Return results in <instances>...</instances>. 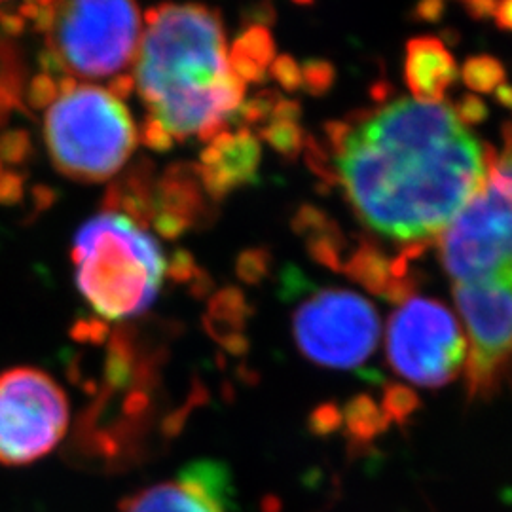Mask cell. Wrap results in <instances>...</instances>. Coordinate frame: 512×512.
<instances>
[{"mask_svg":"<svg viewBox=\"0 0 512 512\" xmlns=\"http://www.w3.org/2000/svg\"><path fill=\"white\" fill-rule=\"evenodd\" d=\"M338 171L359 219L420 245L444 232L486 179V156L448 105L399 99L342 139Z\"/></svg>","mask_w":512,"mask_h":512,"instance_id":"1","label":"cell"},{"mask_svg":"<svg viewBox=\"0 0 512 512\" xmlns=\"http://www.w3.org/2000/svg\"><path fill=\"white\" fill-rule=\"evenodd\" d=\"M135 80L152 124L167 137L205 135L241 105L220 18L198 4L160 6L147 18Z\"/></svg>","mask_w":512,"mask_h":512,"instance_id":"2","label":"cell"},{"mask_svg":"<svg viewBox=\"0 0 512 512\" xmlns=\"http://www.w3.org/2000/svg\"><path fill=\"white\" fill-rule=\"evenodd\" d=\"M73 256L80 293L110 321L143 313L164 281L158 241L120 213L88 220L74 238Z\"/></svg>","mask_w":512,"mask_h":512,"instance_id":"3","label":"cell"},{"mask_svg":"<svg viewBox=\"0 0 512 512\" xmlns=\"http://www.w3.org/2000/svg\"><path fill=\"white\" fill-rule=\"evenodd\" d=\"M44 137L55 167L80 183L114 177L137 147V128L112 92L78 84L59 93L46 112Z\"/></svg>","mask_w":512,"mask_h":512,"instance_id":"4","label":"cell"},{"mask_svg":"<svg viewBox=\"0 0 512 512\" xmlns=\"http://www.w3.org/2000/svg\"><path fill=\"white\" fill-rule=\"evenodd\" d=\"M503 141L501 154L484 145L486 179L440 236L442 264L456 283L512 270V122Z\"/></svg>","mask_w":512,"mask_h":512,"instance_id":"5","label":"cell"},{"mask_svg":"<svg viewBox=\"0 0 512 512\" xmlns=\"http://www.w3.org/2000/svg\"><path fill=\"white\" fill-rule=\"evenodd\" d=\"M143 29V16L133 2H63L52 6L48 16V44L65 73L103 80L131 67Z\"/></svg>","mask_w":512,"mask_h":512,"instance_id":"6","label":"cell"},{"mask_svg":"<svg viewBox=\"0 0 512 512\" xmlns=\"http://www.w3.org/2000/svg\"><path fill=\"white\" fill-rule=\"evenodd\" d=\"M385 349L391 368L421 387L450 384L467 361V338L454 313L421 296L408 298L391 315Z\"/></svg>","mask_w":512,"mask_h":512,"instance_id":"7","label":"cell"},{"mask_svg":"<svg viewBox=\"0 0 512 512\" xmlns=\"http://www.w3.org/2000/svg\"><path fill=\"white\" fill-rule=\"evenodd\" d=\"M69 427V401L37 368L0 374V463L25 467L54 452Z\"/></svg>","mask_w":512,"mask_h":512,"instance_id":"8","label":"cell"},{"mask_svg":"<svg viewBox=\"0 0 512 512\" xmlns=\"http://www.w3.org/2000/svg\"><path fill=\"white\" fill-rule=\"evenodd\" d=\"M380 317L361 294L330 289L313 294L294 313V340L311 363L363 365L380 340Z\"/></svg>","mask_w":512,"mask_h":512,"instance_id":"9","label":"cell"},{"mask_svg":"<svg viewBox=\"0 0 512 512\" xmlns=\"http://www.w3.org/2000/svg\"><path fill=\"white\" fill-rule=\"evenodd\" d=\"M454 298L471 338L465 363L469 399H490L512 363V270L484 281L456 283Z\"/></svg>","mask_w":512,"mask_h":512,"instance_id":"10","label":"cell"},{"mask_svg":"<svg viewBox=\"0 0 512 512\" xmlns=\"http://www.w3.org/2000/svg\"><path fill=\"white\" fill-rule=\"evenodd\" d=\"M228 478L213 463H196L181 475L128 495L120 512H228Z\"/></svg>","mask_w":512,"mask_h":512,"instance_id":"11","label":"cell"},{"mask_svg":"<svg viewBox=\"0 0 512 512\" xmlns=\"http://www.w3.org/2000/svg\"><path fill=\"white\" fill-rule=\"evenodd\" d=\"M458 76V65L439 38L421 37L408 42L406 82L416 101L437 105Z\"/></svg>","mask_w":512,"mask_h":512,"instance_id":"12","label":"cell"},{"mask_svg":"<svg viewBox=\"0 0 512 512\" xmlns=\"http://www.w3.org/2000/svg\"><path fill=\"white\" fill-rule=\"evenodd\" d=\"M461 78L471 92L490 93L505 84V67L492 55H475L463 63Z\"/></svg>","mask_w":512,"mask_h":512,"instance_id":"13","label":"cell"},{"mask_svg":"<svg viewBox=\"0 0 512 512\" xmlns=\"http://www.w3.org/2000/svg\"><path fill=\"white\" fill-rule=\"evenodd\" d=\"M452 110H454V114H456V118H458L461 126H465V124H482L490 116V110L486 107V103L480 97H476L475 93L463 95L459 99L458 105Z\"/></svg>","mask_w":512,"mask_h":512,"instance_id":"14","label":"cell"},{"mask_svg":"<svg viewBox=\"0 0 512 512\" xmlns=\"http://www.w3.org/2000/svg\"><path fill=\"white\" fill-rule=\"evenodd\" d=\"M418 404V399L412 391L404 389V387H391L389 393H387V406H389V412L397 418V420H403L406 418Z\"/></svg>","mask_w":512,"mask_h":512,"instance_id":"15","label":"cell"},{"mask_svg":"<svg viewBox=\"0 0 512 512\" xmlns=\"http://www.w3.org/2000/svg\"><path fill=\"white\" fill-rule=\"evenodd\" d=\"M463 8L467 10V14H469L471 18L486 19L490 18V16H494L497 2H482V0H476V2H465Z\"/></svg>","mask_w":512,"mask_h":512,"instance_id":"16","label":"cell"},{"mask_svg":"<svg viewBox=\"0 0 512 512\" xmlns=\"http://www.w3.org/2000/svg\"><path fill=\"white\" fill-rule=\"evenodd\" d=\"M494 18L497 21V27H501L505 31H512V0L499 2L495 8Z\"/></svg>","mask_w":512,"mask_h":512,"instance_id":"17","label":"cell"},{"mask_svg":"<svg viewBox=\"0 0 512 512\" xmlns=\"http://www.w3.org/2000/svg\"><path fill=\"white\" fill-rule=\"evenodd\" d=\"M444 12V4L442 2H427L418 6V16L421 19H429V21H437Z\"/></svg>","mask_w":512,"mask_h":512,"instance_id":"18","label":"cell"},{"mask_svg":"<svg viewBox=\"0 0 512 512\" xmlns=\"http://www.w3.org/2000/svg\"><path fill=\"white\" fill-rule=\"evenodd\" d=\"M495 99H497L503 107L512 109V86H507V84L499 86V88L495 90Z\"/></svg>","mask_w":512,"mask_h":512,"instance_id":"19","label":"cell"}]
</instances>
